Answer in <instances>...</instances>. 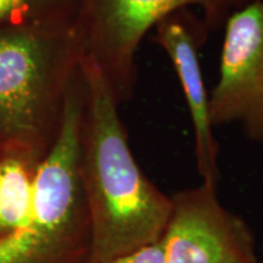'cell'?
Instances as JSON below:
<instances>
[{
    "instance_id": "cell-4",
    "label": "cell",
    "mask_w": 263,
    "mask_h": 263,
    "mask_svg": "<svg viewBox=\"0 0 263 263\" xmlns=\"http://www.w3.org/2000/svg\"><path fill=\"white\" fill-rule=\"evenodd\" d=\"M161 244L166 263H257L254 234L203 183L174 193Z\"/></svg>"
},
{
    "instance_id": "cell-2",
    "label": "cell",
    "mask_w": 263,
    "mask_h": 263,
    "mask_svg": "<svg viewBox=\"0 0 263 263\" xmlns=\"http://www.w3.org/2000/svg\"><path fill=\"white\" fill-rule=\"evenodd\" d=\"M83 57L78 21L0 26V147L47 155Z\"/></svg>"
},
{
    "instance_id": "cell-9",
    "label": "cell",
    "mask_w": 263,
    "mask_h": 263,
    "mask_svg": "<svg viewBox=\"0 0 263 263\" xmlns=\"http://www.w3.org/2000/svg\"><path fill=\"white\" fill-rule=\"evenodd\" d=\"M82 0H0V26L78 21Z\"/></svg>"
},
{
    "instance_id": "cell-5",
    "label": "cell",
    "mask_w": 263,
    "mask_h": 263,
    "mask_svg": "<svg viewBox=\"0 0 263 263\" xmlns=\"http://www.w3.org/2000/svg\"><path fill=\"white\" fill-rule=\"evenodd\" d=\"M219 77L210 94L212 126L240 123L263 143V0H251L227 18Z\"/></svg>"
},
{
    "instance_id": "cell-8",
    "label": "cell",
    "mask_w": 263,
    "mask_h": 263,
    "mask_svg": "<svg viewBox=\"0 0 263 263\" xmlns=\"http://www.w3.org/2000/svg\"><path fill=\"white\" fill-rule=\"evenodd\" d=\"M43 159L22 145L0 147V244L27 224Z\"/></svg>"
},
{
    "instance_id": "cell-6",
    "label": "cell",
    "mask_w": 263,
    "mask_h": 263,
    "mask_svg": "<svg viewBox=\"0 0 263 263\" xmlns=\"http://www.w3.org/2000/svg\"><path fill=\"white\" fill-rule=\"evenodd\" d=\"M91 224L83 192L38 183L27 224L0 244V263H89Z\"/></svg>"
},
{
    "instance_id": "cell-1",
    "label": "cell",
    "mask_w": 263,
    "mask_h": 263,
    "mask_svg": "<svg viewBox=\"0 0 263 263\" xmlns=\"http://www.w3.org/2000/svg\"><path fill=\"white\" fill-rule=\"evenodd\" d=\"M85 82L81 174L91 224L89 263H107L159 242L172 213L134 159L120 104L100 70L81 62Z\"/></svg>"
},
{
    "instance_id": "cell-3",
    "label": "cell",
    "mask_w": 263,
    "mask_h": 263,
    "mask_svg": "<svg viewBox=\"0 0 263 263\" xmlns=\"http://www.w3.org/2000/svg\"><path fill=\"white\" fill-rule=\"evenodd\" d=\"M251 0H82L84 57L100 70L117 103L133 97L137 52L146 33L164 17L192 6L201 9L207 29L224 26L234 10Z\"/></svg>"
},
{
    "instance_id": "cell-7",
    "label": "cell",
    "mask_w": 263,
    "mask_h": 263,
    "mask_svg": "<svg viewBox=\"0 0 263 263\" xmlns=\"http://www.w3.org/2000/svg\"><path fill=\"white\" fill-rule=\"evenodd\" d=\"M155 41L172 61L182 84L192 117L197 168L203 183L218 184L219 147L210 117V94L203 83L199 60L200 35L207 29L203 21L194 17L189 9H182L164 17L155 26Z\"/></svg>"
},
{
    "instance_id": "cell-10",
    "label": "cell",
    "mask_w": 263,
    "mask_h": 263,
    "mask_svg": "<svg viewBox=\"0 0 263 263\" xmlns=\"http://www.w3.org/2000/svg\"><path fill=\"white\" fill-rule=\"evenodd\" d=\"M107 263H166V261H164L163 248L160 240L159 242L144 246L137 251L121 256Z\"/></svg>"
}]
</instances>
